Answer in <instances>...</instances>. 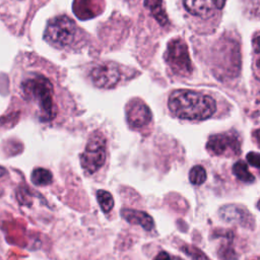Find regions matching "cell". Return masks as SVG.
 I'll use <instances>...</instances> for the list:
<instances>
[{
    "instance_id": "obj_5",
    "label": "cell",
    "mask_w": 260,
    "mask_h": 260,
    "mask_svg": "<svg viewBox=\"0 0 260 260\" xmlns=\"http://www.w3.org/2000/svg\"><path fill=\"white\" fill-rule=\"evenodd\" d=\"M166 61L171 70L179 76H189L192 73V63L184 40L176 39L169 43Z\"/></svg>"
},
{
    "instance_id": "obj_17",
    "label": "cell",
    "mask_w": 260,
    "mask_h": 260,
    "mask_svg": "<svg viewBox=\"0 0 260 260\" xmlns=\"http://www.w3.org/2000/svg\"><path fill=\"white\" fill-rule=\"evenodd\" d=\"M181 250L183 252H185L192 260H209L202 251H200L199 249H197L194 246L185 245L181 248Z\"/></svg>"
},
{
    "instance_id": "obj_7",
    "label": "cell",
    "mask_w": 260,
    "mask_h": 260,
    "mask_svg": "<svg viewBox=\"0 0 260 260\" xmlns=\"http://www.w3.org/2000/svg\"><path fill=\"white\" fill-rule=\"evenodd\" d=\"M93 83L100 89H111L120 80L121 73L116 64L107 62L95 66L91 71Z\"/></svg>"
},
{
    "instance_id": "obj_15",
    "label": "cell",
    "mask_w": 260,
    "mask_h": 260,
    "mask_svg": "<svg viewBox=\"0 0 260 260\" xmlns=\"http://www.w3.org/2000/svg\"><path fill=\"white\" fill-rule=\"evenodd\" d=\"M97 198L98 202L102 208V210L105 213L110 212L114 207V199L110 192L106 190H99L97 192Z\"/></svg>"
},
{
    "instance_id": "obj_2",
    "label": "cell",
    "mask_w": 260,
    "mask_h": 260,
    "mask_svg": "<svg viewBox=\"0 0 260 260\" xmlns=\"http://www.w3.org/2000/svg\"><path fill=\"white\" fill-rule=\"evenodd\" d=\"M21 88L26 100L38 106L42 122H48L55 118L57 108L54 102V86L49 78L42 74H35L23 81Z\"/></svg>"
},
{
    "instance_id": "obj_19",
    "label": "cell",
    "mask_w": 260,
    "mask_h": 260,
    "mask_svg": "<svg viewBox=\"0 0 260 260\" xmlns=\"http://www.w3.org/2000/svg\"><path fill=\"white\" fill-rule=\"evenodd\" d=\"M246 159H247L249 165H251L252 167L260 168V154L251 152L246 156Z\"/></svg>"
},
{
    "instance_id": "obj_6",
    "label": "cell",
    "mask_w": 260,
    "mask_h": 260,
    "mask_svg": "<svg viewBox=\"0 0 260 260\" xmlns=\"http://www.w3.org/2000/svg\"><path fill=\"white\" fill-rule=\"evenodd\" d=\"M206 149L215 156L234 157L240 154L241 143L237 134L227 133L214 135L208 139Z\"/></svg>"
},
{
    "instance_id": "obj_21",
    "label": "cell",
    "mask_w": 260,
    "mask_h": 260,
    "mask_svg": "<svg viewBox=\"0 0 260 260\" xmlns=\"http://www.w3.org/2000/svg\"><path fill=\"white\" fill-rule=\"evenodd\" d=\"M253 137H254V140H255L256 144H257L258 147L260 148V129H257V130H256V132H255L254 135H253Z\"/></svg>"
},
{
    "instance_id": "obj_13",
    "label": "cell",
    "mask_w": 260,
    "mask_h": 260,
    "mask_svg": "<svg viewBox=\"0 0 260 260\" xmlns=\"http://www.w3.org/2000/svg\"><path fill=\"white\" fill-rule=\"evenodd\" d=\"M31 180L37 186H47L51 184L53 180V176H52V173L49 170L38 168L33 171Z\"/></svg>"
},
{
    "instance_id": "obj_8",
    "label": "cell",
    "mask_w": 260,
    "mask_h": 260,
    "mask_svg": "<svg viewBox=\"0 0 260 260\" xmlns=\"http://www.w3.org/2000/svg\"><path fill=\"white\" fill-rule=\"evenodd\" d=\"M221 219L228 223H238L239 225L252 228L254 220L251 213L242 206L236 204L225 205L220 209Z\"/></svg>"
},
{
    "instance_id": "obj_22",
    "label": "cell",
    "mask_w": 260,
    "mask_h": 260,
    "mask_svg": "<svg viewBox=\"0 0 260 260\" xmlns=\"http://www.w3.org/2000/svg\"><path fill=\"white\" fill-rule=\"evenodd\" d=\"M7 172H8V171L6 170V168L0 166V177H4V176L7 174Z\"/></svg>"
},
{
    "instance_id": "obj_4",
    "label": "cell",
    "mask_w": 260,
    "mask_h": 260,
    "mask_svg": "<svg viewBox=\"0 0 260 260\" xmlns=\"http://www.w3.org/2000/svg\"><path fill=\"white\" fill-rule=\"evenodd\" d=\"M106 162V140L100 134H95L80 156V165L86 174L92 175L100 170Z\"/></svg>"
},
{
    "instance_id": "obj_9",
    "label": "cell",
    "mask_w": 260,
    "mask_h": 260,
    "mask_svg": "<svg viewBox=\"0 0 260 260\" xmlns=\"http://www.w3.org/2000/svg\"><path fill=\"white\" fill-rule=\"evenodd\" d=\"M152 120V113L149 107L141 101H134L127 108V121L133 127H143Z\"/></svg>"
},
{
    "instance_id": "obj_11",
    "label": "cell",
    "mask_w": 260,
    "mask_h": 260,
    "mask_svg": "<svg viewBox=\"0 0 260 260\" xmlns=\"http://www.w3.org/2000/svg\"><path fill=\"white\" fill-rule=\"evenodd\" d=\"M122 218L132 225H139L146 231H152L155 227V222L152 216L142 210L123 208L121 210Z\"/></svg>"
},
{
    "instance_id": "obj_18",
    "label": "cell",
    "mask_w": 260,
    "mask_h": 260,
    "mask_svg": "<svg viewBox=\"0 0 260 260\" xmlns=\"http://www.w3.org/2000/svg\"><path fill=\"white\" fill-rule=\"evenodd\" d=\"M253 52H254V65L257 73H260V36L256 37L253 41Z\"/></svg>"
},
{
    "instance_id": "obj_14",
    "label": "cell",
    "mask_w": 260,
    "mask_h": 260,
    "mask_svg": "<svg viewBox=\"0 0 260 260\" xmlns=\"http://www.w3.org/2000/svg\"><path fill=\"white\" fill-rule=\"evenodd\" d=\"M233 173L234 175L242 182L252 183L255 181V178L249 171L248 166L243 161H238L237 163H235L233 167Z\"/></svg>"
},
{
    "instance_id": "obj_3",
    "label": "cell",
    "mask_w": 260,
    "mask_h": 260,
    "mask_svg": "<svg viewBox=\"0 0 260 260\" xmlns=\"http://www.w3.org/2000/svg\"><path fill=\"white\" fill-rule=\"evenodd\" d=\"M77 34L78 29L72 20L67 17H59L48 24L45 39L55 47L65 48L73 44Z\"/></svg>"
},
{
    "instance_id": "obj_12",
    "label": "cell",
    "mask_w": 260,
    "mask_h": 260,
    "mask_svg": "<svg viewBox=\"0 0 260 260\" xmlns=\"http://www.w3.org/2000/svg\"><path fill=\"white\" fill-rule=\"evenodd\" d=\"M146 7L161 26H166L169 23L167 14L163 8V0H146Z\"/></svg>"
},
{
    "instance_id": "obj_10",
    "label": "cell",
    "mask_w": 260,
    "mask_h": 260,
    "mask_svg": "<svg viewBox=\"0 0 260 260\" xmlns=\"http://www.w3.org/2000/svg\"><path fill=\"white\" fill-rule=\"evenodd\" d=\"M185 9L196 17H206L215 10L223 9L225 0H183Z\"/></svg>"
},
{
    "instance_id": "obj_23",
    "label": "cell",
    "mask_w": 260,
    "mask_h": 260,
    "mask_svg": "<svg viewBox=\"0 0 260 260\" xmlns=\"http://www.w3.org/2000/svg\"><path fill=\"white\" fill-rule=\"evenodd\" d=\"M257 207H258V209L260 210V200L258 201V203H257Z\"/></svg>"
},
{
    "instance_id": "obj_1",
    "label": "cell",
    "mask_w": 260,
    "mask_h": 260,
    "mask_svg": "<svg viewBox=\"0 0 260 260\" xmlns=\"http://www.w3.org/2000/svg\"><path fill=\"white\" fill-rule=\"evenodd\" d=\"M169 108L178 118L204 120L214 114L216 105L209 96L193 91L179 90L170 96Z\"/></svg>"
},
{
    "instance_id": "obj_20",
    "label": "cell",
    "mask_w": 260,
    "mask_h": 260,
    "mask_svg": "<svg viewBox=\"0 0 260 260\" xmlns=\"http://www.w3.org/2000/svg\"><path fill=\"white\" fill-rule=\"evenodd\" d=\"M154 260H183V259H181L180 257H177V256H172L166 251H162L156 256V258Z\"/></svg>"
},
{
    "instance_id": "obj_16",
    "label": "cell",
    "mask_w": 260,
    "mask_h": 260,
    "mask_svg": "<svg viewBox=\"0 0 260 260\" xmlns=\"http://www.w3.org/2000/svg\"><path fill=\"white\" fill-rule=\"evenodd\" d=\"M189 180L193 185H201L206 180V172L202 166H194L189 172Z\"/></svg>"
}]
</instances>
